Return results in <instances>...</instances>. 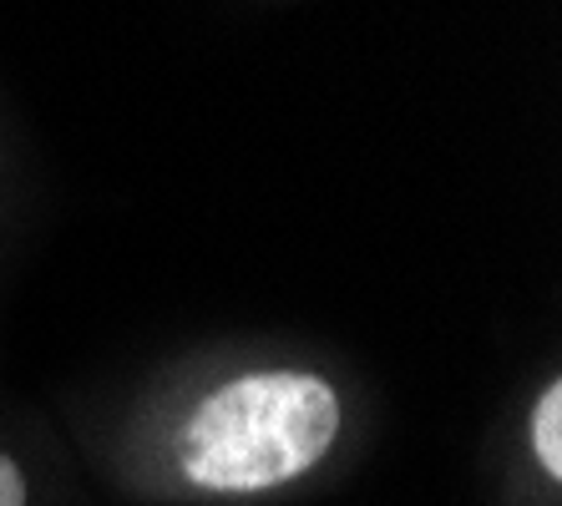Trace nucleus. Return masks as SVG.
I'll list each match as a JSON object with an SVG mask.
<instances>
[{"instance_id": "f257e3e1", "label": "nucleus", "mask_w": 562, "mask_h": 506, "mask_svg": "<svg viewBox=\"0 0 562 506\" xmlns=\"http://www.w3.org/2000/svg\"><path fill=\"white\" fill-rule=\"evenodd\" d=\"M345 401L304 364H254L183 411L168 441L178 486L198 496H263L325 466L340 446Z\"/></svg>"}, {"instance_id": "f03ea898", "label": "nucleus", "mask_w": 562, "mask_h": 506, "mask_svg": "<svg viewBox=\"0 0 562 506\" xmlns=\"http://www.w3.org/2000/svg\"><path fill=\"white\" fill-rule=\"evenodd\" d=\"M527 451H532L537 471L558 486L562 481V380L558 375L537 390L532 411H527Z\"/></svg>"}, {"instance_id": "7ed1b4c3", "label": "nucleus", "mask_w": 562, "mask_h": 506, "mask_svg": "<svg viewBox=\"0 0 562 506\" xmlns=\"http://www.w3.org/2000/svg\"><path fill=\"white\" fill-rule=\"evenodd\" d=\"M0 506H31V481L5 446H0Z\"/></svg>"}]
</instances>
